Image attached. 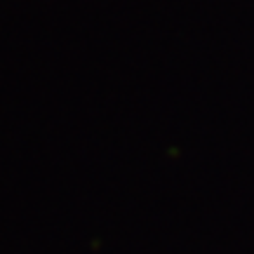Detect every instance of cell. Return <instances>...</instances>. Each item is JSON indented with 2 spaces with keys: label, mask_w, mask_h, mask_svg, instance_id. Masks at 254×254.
I'll return each mask as SVG.
<instances>
[]
</instances>
